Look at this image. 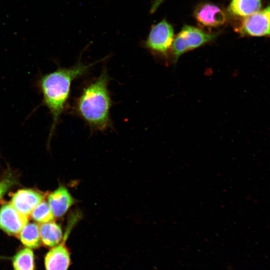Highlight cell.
I'll use <instances>...</instances> for the list:
<instances>
[{
	"label": "cell",
	"mask_w": 270,
	"mask_h": 270,
	"mask_svg": "<svg viewBox=\"0 0 270 270\" xmlns=\"http://www.w3.org/2000/svg\"><path fill=\"white\" fill-rule=\"evenodd\" d=\"M98 62L99 61L86 64L79 60L71 67L59 68L54 72L42 76L38 79V85L42 96L43 104L52 116L49 138L66 108L72 81L85 74Z\"/></svg>",
	"instance_id": "1"
},
{
	"label": "cell",
	"mask_w": 270,
	"mask_h": 270,
	"mask_svg": "<svg viewBox=\"0 0 270 270\" xmlns=\"http://www.w3.org/2000/svg\"><path fill=\"white\" fill-rule=\"evenodd\" d=\"M110 80L104 68L96 79L83 89L75 104L76 112L94 130H104L110 125Z\"/></svg>",
	"instance_id": "2"
},
{
	"label": "cell",
	"mask_w": 270,
	"mask_h": 270,
	"mask_svg": "<svg viewBox=\"0 0 270 270\" xmlns=\"http://www.w3.org/2000/svg\"><path fill=\"white\" fill-rule=\"evenodd\" d=\"M218 34V32H206L192 26L184 25L174 36L172 46L174 62H176L184 54L212 41Z\"/></svg>",
	"instance_id": "3"
},
{
	"label": "cell",
	"mask_w": 270,
	"mask_h": 270,
	"mask_svg": "<svg viewBox=\"0 0 270 270\" xmlns=\"http://www.w3.org/2000/svg\"><path fill=\"white\" fill-rule=\"evenodd\" d=\"M174 38L172 26L164 18L152 26L143 45L154 54L166 57Z\"/></svg>",
	"instance_id": "4"
},
{
	"label": "cell",
	"mask_w": 270,
	"mask_h": 270,
	"mask_svg": "<svg viewBox=\"0 0 270 270\" xmlns=\"http://www.w3.org/2000/svg\"><path fill=\"white\" fill-rule=\"evenodd\" d=\"M80 215L74 212L70 216L66 229L62 241L51 248L44 258L45 270H68L70 265V255L66 246V242L72 228L76 224Z\"/></svg>",
	"instance_id": "5"
},
{
	"label": "cell",
	"mask_w": 270,
	"mask_h": 270,
	"mask_svg": "<svg viewBox=\"0 0 270 270\" xmlns=\"http://www.w3.org/2000/svg\"><path fill=\"white\" fill-rule=\"evenodd\" d=\"M270 6L252 14L244 17L236 31L243 36H269L270 24Z\"/></svg>",
	"instance_id": "6"
},
{
	"label": "cell",
	"mask_w": 270,
	"mask_h": 270,
	"mask_svg": "<svg viewBox=\"0 0 270 270\" xmlns=\"http://www.w3.org/2000/svg\"><path fill=\"white\" fill-rule=\"evenodd\" d=\"M28 216L17 210L10 203L0 208V229L9 235L17 236L28 222Z\"/></svg>",
	"instance_id": "7"
},
{
	"label": "cell",
	"mask_w": 270,
	"mask_h": 270,
	"mask_svg": "<svg viewBox=\"0 0 270 270\" xmlns=\"http://www.w3.org/2000/svg\"><path fill=\"white\" fill-rule=\"evenodd\" d=\"M194 16L200 24L208 27H218L225 24L226 12L220 6L210 2L198 5L194 10Z\"/></svg>",
	"instance_id": "8"
},
{
	"label": "cell",
	"mask_w": 270,
	"mask_h": 270,
	"mask_svg": "<svg viewBox=\"0 0 270 270\" xmlns=\"http://www.w3.org/2000/svg\"><path fill=\"white\" fill-rule=\"evenodd\" d=\"M44 196L40 192L30 189L18 190L12 196L10 204L20 212L28 216L41 202Z\"/></svg>",
	"instance_id": "9"
},
{
	"label": "cell",
	"mask_w": 270,
	"mask_h": 270,
	"mask_svg": "<svg viewBox=\"0 0 270 270\" xmlns=\"http://www.w3.org/2000/svg\"><path fill=\"white\" fill-rule=\"evenodd\" d=\"M48 200L54 217L58 218L64 216L75 202L74 198L63 186L51 192Z\"/></svg>",
	"instance_id": "10"
},
{
	"label": "cell",
	"mask_w": 270,
	"mask_h": 270,
	"mask_svg": "<svg viewBox=\"0 0 270 270\" xmlns=\"http://www.w3.org/2000/svg\"><path fill=\"white\" fill-rule=\"evenodd\" d=\"M38 228L41 243L45 246L52 248L63 238L60 226L54 221L40 224Z\"/></svg>",
	"instance_id": "11"
},
{
	"label": "cell",
	"mask_w": 270,
	"mask_h": 270,
	"mask_svg": "<svg viewBox=\"0 0 270 270\" xmlns=\"http://www.w3.org/2000/svg\"><path fill=\"white\" fill-rule=\"evenodd\" d=\"M262 0H231L227 10L232 16L246 17L260 10Z\"/></svg>",
	"instance_id": "12"
},
{
	"label": "cell",
	"mask_w": 270,
	"mask_h": 270,
	"mask_svg": "<svg viewBox=\"0 0 270 270\" xmlns=\"http://www.w3.org/2000/svg\"><path fill=\"white\" fill-rule=\"evenodd\" d=\"M17 236L26 248H36L41 244L38 225L36 223L27 224Z\"/></svg>",
	"instance_id": "13"
},
{
	"label": "cell",
	"mask_w": 270,
	"mask_h": 270,
	"mask_svg": "<svg viewBox=\"0 0 270 270\" xmlns=\"http://www.w3.org/2000/svg\"><path fill=\"white\" fill-rule=\"evenodd\" d=\"M14 270H34V256L31 248L25 247L19 250L12 258Z\"/></svg>",
	"instance_id": "14"
},
{
	"label": "cell",
	"mask_w": 270,
	"mask_h": 270,
	"mask_svg": "<svg viewBox=\"0 0 270 270\" xmlns=\"http://www.w3.org/2000/svg\"><path fill=\"white\" fill-rule=\"evenodd\" d=\"M30 215L33 220L41 224L54 221L55 218L48 202L44 200L36 206Z\"/></svg>",
	"instance_id": "15"
},
{
	"label": "cell",
	"mask_w": 270,
	"mask_h": 270,
	"mask_svg": "<svg viewBox=\"0 0 270 270\" xmlns=\"http://www.w3.org/2000/svg\"><path fill=\"white\" fill-rule=\"evenodd\" d=\"M16 184V180L11 176L6 177L0 181V201L8 190Z\"/></svg>",
	"instance_id": "16"
},
{
	"label": "cell",
	"mask_w": 270,
	"mask_h": 270,
	"mask_svg": "<svg viewBox=\"0 0 270 270\" xmlns=\"http://www.w3.org/2000/svg\"><path fill=\"white\" fill-rule=\"evenodd\" d=\"M164 0H154L150 8V13L154 14Z\"/></svg>",
	"instance_id": "17"
}]
</instances>
